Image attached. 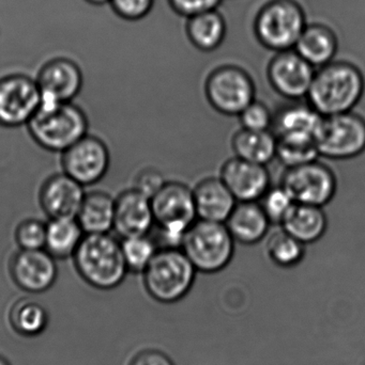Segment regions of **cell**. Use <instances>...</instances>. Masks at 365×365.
Instances as JSON below:
<instances>
[{
    "instance_id": "obj_28",
    "label": "cell",
    "mask_w": 365,
    "mask_h": 365,
    "mask_svg": "<svg viewBox=\"0 0 365 365\" xmlns=\"http://www.w3.org/2000/svg\"><path fill=\"white\" fill-rule=\"evenodd\" d=\"M9 321L15 332L26 338L40 336L49 325V313L36 300H19L13 304L9 313Z\"/></svg>"
},
{
    "instance_id": "obj_8",
    "label": "cell",
    "mask_w": 365,
    "mask_h": 365,
    "mask_svg": "<svg viewBox=\"0 0 365 365\" xmlns=\"http://www.w3.org/2000/svg\"><path fill=\"white\" fill-rule=\"evenodd\" d=\"M205 96L214 110L238 117L256 100V87L248 71L236 64H222L208 74Z\"/></svg>"
},
{
    "instance_id": "obj_24",
    "label": "cell",
    "mask_w": 365,
    "mask_h": 365,
    "mask_svg": "<svg viewBox=\"0 0 365 365\" xmlns=\"http://www.w3.org/2000/svg\"><path fill=\"white\" fill-rule=\"evenodd\" d=\"M184 30L189 42L195 48L203 53H212L226 38V19L218 9L207 11L186 19Z\"/></svg>"
},
{
    "instance_id": "obj_13",
    "label": "cell",
    "mask_w": 365,
    "mask_h": 365,
    "mask_svg": "<svg viewBox=\"0 0 365 365\" xmlns=\"http://www.w3.org/2000/svg\"><path fill=\"white\" fill-rule=\"evenodd\" d=\"M315 72L316 68L295 49L274 53L267 66V78L272 89L291 101L306 98Z\"/></svg>"
},
{
    "instance_id": "obj_15",
    "label": "cell",
    "mask_w": 365,
    "mask_h": 365,
    "mask_svg": "<svg viewBox=\"0 0 365 365\" xmlns=\"http://www.w3.org/2000/svg\"><path fill=\"white\" fill-rule=\"evenodd\" d=\"M57 259L45 249L21 250L19 249L10 261L11 278L15 284L30 294L49 291L58 277Z\"/></svg>"
},
{
    "instance_id": "obj_4",
    "label": "cell",
    "mask_w": 365,
    "mask_h": 365,
    "mask_svg": "<svg viewBox=\"0 0 365 365\" xmlns=\"http://www.w3.org/2000/svg\"><path fill=\"white\" fill-rule=\"evenodd\" d=\"M160 248H181L189 227L197 220L193 189L184 182H165L151 197Z\"/></svg>"
},
{
    "instance_id": "obj_35",
    "label": "cell",
    "mask_w": 365,
    "mask_h": 365,
    "mask_svg": "<svg viewBox=\"0 0 365 365\" xmlns=\"http://www.w3.org/2000/svg\"><path fill=\"white\" fill-rule=\"evenodd\" d=\"M167 2L178 16L186 19L207 11L216 10L223 0H167Z\"/></svg>"
},
{
    "instance_id": "obj_14",
    "label": "cell",
    "mask_w": 365,
    "mask_h": 365,
    "mask_svg": "<svg viewBox=\"0 0 365 365\" xmlns=\"http://www.w3.org/2000/svg\"><path fill=\"white\" fill-rule=\"evenodd\" d=\"M36 81L40 88V106L43 107L73 102L84 83L79 66L66 58H57L45 63L39 71Z\"/></svg>"
},
{
    "instance_id": "obj_39",
    "label": "cell",
    "mask_w": 365,
    "mask_h": 365,
    "mask_svg": "<svg viewBox=\"0 0 365 365\" xmlns=\"http://www.w3.org/2000/svg\"><path fill=\"white\" fill-rule=\"evenodd\" d=\"M87 1L91 2L94 4H103L105 2L111 1V0H87Z\"/></svg>"
},
{
    "instance_id": "obj_16",
    "label": "cell",
    "mask_w": 365,
    "mask_h": 365,
    "mask_svg": "<svg viewBox=\"0 0 365 365\" xmlns=\"http://www.w3.org/2000/svg\"><path fill=\"white\" fill-rule=\"evenodd\" d=\"M220 179L238 202L259 201L271 187L267 167L236 156L222 165Z\"/></svg>"
},
{
    "instance_id": "obj_38",
    "label": "cell",
    "mask_w": 365,
    "mask_h": 365,
    "mask_svg": "<svg viewBox=\"0 0 365 365\" xmlns=\"http://www.w3.org/2000/svg\"><path fill=\"white\" fill-rule=\"evenodd\" d=\"M130 365H175L173 360L161 351L146 349L137 354Z\"/></svg>"
},
{
    "instance_id": "obj_17",
    "label": "cell",
    "mask_w": 365,
    "mask_h": 365,
    "mask_svg": "<svg viewBox=\"0 0 365 365\" xmlns=\"http://www.w3.org/2000/svg\"><path fill=\"white\" fill-rule=\"evenodd\" d=\"M84 186L64 173L47 178L39 191V202L49 219L76 218L85 197Z\"/></svg>"
},
{
    "instance_id": "obj_11",
    "label": "cell",
    "mask_w": 365,
    "mask_h": 365,
    "mask_svg": "<svg viewBox=\"0 0 365 365\" xmlns=\"http://www.w3.org/2000/svg\"><path fill=\"white\" fill-rule=\"evenodd\" d=\"M41 92L36 79L23 74L0 78V126L27 125L40 106Z\"/></svg>"
},
{
    "instance_id": "obj_10",
    "label": "cell",
    "mask_w": 365,
    "mask_h": 365,
    "mask_svg": "<svg viewBox=\"0 0 365 365\" xmlns=\"http://www.w3.org/2000/svg\"><path fill=\"white\" fill-rule=\"evenodd\" d=\"M280 185L289 191L296 203L321 207L328 205L338 190L334 171L317 160L286 168Z\"/></svg>"
},
{
    "instance_id": "obj_7",
    "label": "cell",
    "mask_w": 365,
    "mask_h": 365,
    "mask_svg": "<svg viewBox=\"0 0 365 365\" xmlns=\"http://www.w3.org/2000/svg\"><path fill=\"white\" fill-rule=\"evenodd\" d=\"M235 244L225 223L197 219L186 231L181 249L197 272L216 274L231 263Z\"/></svg>"
},
{
    "instance_id": "obj_40",
    "label": "cell",
    "mask_w": 365,
    "mask_h": 365,
    "mask_svg": "<svg viewBox=\"0 0 365 365\" xmlns=\"http://www.w3.org/2000/svg\"><path fill=\"white\" fill-rule=\"evenodd\" d=\"M0 365H11L10 362L8 361V360L6 359V358L1 357L0 356Z\"/></svg>"
},
{
    "instance_id": "obj_19",
    "label": "cell",
    "mask_w": 365,
    "mask_h": 365,
    "mask_svg": "<svg viewBox=\"0 0 365 365\" xmlns=\"http://www.w3.org/2000/svg\"><path fill=\"white\" fill-rule=\"evenodd\" d=\"M197 219L226 222L237 204L224 182L219 178H206L193 188Z\"/></svg>"
},
{
    "instance_id": "obj_27",
    "label": "cell",
    "mask_w": 365,
    "mask_h": 365,
    "mask_svg": "<svg viewBox=\"0 0 365 365\" xmlns=\"http://www.w3.org/2000/svg\"><path fill=\"white\" fill-rule=\"evenodd\" d=\"M85 235L76 218L49 219L45 250L56 259L73 257Z\"/></svg>"
},
{
    "instance_id": "obj_20",
    "label": "cell",
    "mask_w": 365,
    "mask_h": 365,
    "mask_svg": "<svg viewBox=\"0 0 365 365\" xmlns=\"http://www.w3.org/2000/svg\"><path fill=\"white\" fill-rule=\"evenodd\" d=\"M323 115L310 105L291 104L274 113L272 133L278 139L315 141Z\"/></svg>"
},
{
    "instance_id": "obj_26",
    "label": "cell",
    "mask_w": 365,
    "mask_h": 365,
    "mask_svg": "<svg viewBox=\"0 0 365 365\" xmlns=\"http://www.w3.org/2000/svg\"><path fill=\"white\" fill-rule=\"evenodd\" d=\"M236 158L267 166L276 158V135L271 130H253L241 128L231 138Z\"/></svg>"
},
{
    "instance_id": "obj_5",
    "label": "cell",
    "mask_w": 365,
    "mask_h": 365,
    "mask_svg": "<svg viewBox=\"0 0 365 365\" xmlns=\"http://www.w3.org/2000/svg\"><path fill=\"white\" fill-rule=\"evenodd\" d=\"M308 25L306 11L297 0H268L257 11L253 32L268 51L294 49Z\"/></svg>"
},
{
    "instance_id": "obj_23",
    "label": "cell",
    "mask_w": 365,
    "mask_h": 365,
    "mask_svg": "<svg viewBox=\"0 0 365 365\" xmlns=\"http://www.w3.org/2000/svg\"><path fill=\"white\" fill-rule=\"evenodd\" d=\"M281 225L306 246L324 237L328 230V217L321 206L295 203Z\"/></svg>"
},
{
    "instance_id": "obj_6",
    "label": "cell",
    "mask_w": 365,
    "mask_h": 365,
    "mask_svg": "<svg viewBox=\"0 0 365 365\" xmlns=\"http://www.w3.org/2000/svg\"><path fill=\"white\" fill-rule=\"evenodd\" d=\"M196 272L181 248H160L141 274L146 291L154 300L175 304L191 291Z\"/></svg>"
},
{
    "instance_id": "obj_33",
    "label": "cell",
    "mask_w": 365,
    "mask_h": 365,
    "mask_svg": "<svg viewBox=\"0 0 365 365\" xmlns=\"http://www.w3.org/2000/svg\"><path fill=\"white\" fill-rule=\"evenodd\" d=\"M14 240L21 250L45 249L46 223L40 219L28 218L21 221L15 227Z\"/></svg>"
},
{
    "instance_id": "obj_34",
    "label": "cell",
    "mask_w": 365,
    "mask_h": 365,
    "mask_svg": "<svg viewBox=\"0 0 365 365\" xmlns=\"http://www.w3.org/2000/svg\"><path fill=\"white\" fill-rule=\"evenodd\" d=\"M241 128L253 130H270L274 123V113L267 105L254 100L239 115Z\"/></svg>"
},
{
    "instance_id": "obj_36",
    "label": "cell",
    "mask_w": 365,
    "mask_h": 365,
    "mask_svg": "<svg viewBox=\"0 0 365 365\" xmlns=\"http://www.w3.org/2000/svg\"><path fill=\"white\" fill-rule=\"evenodd\" d=\"M116 12L129 21H137L149 14L154 0H111Z\"/></svg>"
},
{
    "instance_id": "obj_32",
    "label": "cell",
    "mask_w": 365,
    "mask_h": 365,
    "mask_svg": "<svg viewBox=\"0 0 365 365\" xmlns=\"http://www.w3.org/2000/svg\"><path fill=\"white\" fill-rule=\"evenodd\" d=\"M259 201L271 225H281L296 203L289 191L281 185L270 187Z\"/></svg>"
},
{
    "instance_id": "obj_25",
    "label": "cell",
    "mask_w": 365,
    "mask_h": 365,
    "mask_svg": "<svg viewBox=\"0 0 365 365\" xmlns=\"http://www.w3.org/2000/svg\"><path fill=\"white\" fill-rule=\"evenodd\" d=\"M76 220L85 234L109 233L115 222V197L106 191L86 192Z\"/></svg>"
},
{
    "instance_id": "obj_29",
    "label": "cell",
    "mask_w": 365,
    "mask_h": 365,
    "mask_svg": "<svg viewBox=\"0 0 365 365\" xmlns=\"http://www.w3.org/2000/svg\"><path fill=\"white\" fill-rule=\"evenodd\" d=\"M266 251L269 259L279 267L291 268L299 265L306 257V245L296 240L284 230L274 232L268 237Z\"/></svg>"
},
{
    "instance_id": "obj_41",
    "label": "cell",
    "mask_w": 365,
    "mask_h": 365,
    "mask_svg": "<svg viewBox=\"0 0 365 365\" xmlns=\"http://www.w3.org/2000/svg\"><path fill=\"white\" fill-rule=\"evenodd\" d=\"M365 365V364H364Z\"/></svg>"
},
{
    "instance_id": "obj_37",
    "label": "cell",
    "mask_w": 365,
    "mask_h": 365,
    "mask_svg": "<svg viewBox=\"0 0 365 365\" xmlns=\"http://www.w3.org/2000/svg\"><path fill=\"white\" fill-rule=\"evenodd\" d=\"M165 182L166 181H165L161 171L149 167V168L143 169L135 175L133 188L136 189L139 192L151 199L160 190L161 187L165 184Z\"/></svg>"
},
{
    "instance_id": "obj_22",
    "label": "cell",
    "mask_w": 365,
    "mask_h": 365,
    "mask_svg": "<svg viewBox=\"0 0 365 365\" xmlns=\"http://www.w3.org/2000/svg\"><path fill=\"white\" fill-rule=\"evenodd\" d=\"M294 49L311 66L321 68L336 60L338 36L327 24L308 23Z\"/></svg>"
},
{
    "instance_id": "obj_1",
    "label": "cell",
    "mask_w": 365,
    "mask_h": 365,
    "mask_svg": "<svg viewBox=\"0 0 365 365\" xmlns=\"http://www.w3.org/2000/svg\"><path fill=\"white\" fill-rule=\"evenodd\" d=\"M365 91V78L359 66L345 60H334L316 68L309 90V105L323 117L353 111Z\"/></svg>"
},
{
    "instance_id": "obj_12",
    "label": "cell",
    "mask_w": 365,
    "mask_h": 365,
    "mask_svg": "<svg viewBox=\"0 0 365 365\" xmlns=\"http://www.w3.org/2000/svg\"><path fill=\"white\" fill-rule=\"evenodd\" d=\"M109 166L111 154L106 143L92 135H86L61 153L62 173L84 187L102 181Z\"/></svg>"
},
{
    "instance_id": "obj_31",
    "label": "cell",
    "mask_w": 365,
    "mask_h": 365,
    "mask_svg": "<svg viewBox=\"0 0 365 365\" xmlns=\"http://www.w3.org/2000/svg\"><path fill=\"white\" fill-rule=\"evenodd\" d=\"M276 141V158L286 168L313 162L319 156L315 141L278 138Z\"/></svg>"
},
{
    "instance_id": "obj_3",
    "label": "cell",
    "mask_w": 365,
    "mask_h": 365,
    "mask_svg": "<svg viewBox=\"0 0 365 365\" xmlns=\"http://www.w3.org/2000/svg\"><path fill=\"white\" fill-rule=\"evenodd\" d=\"M32 140L46 151L64 153L88 134L87 115L73 102L39 107L27 124Z\"/></svg>"
},
{
    "instance_id": "obj_21",
    "label": "cell",
    "mask_w": 365,
    "mask_h": 365,
    "mask_svg": "<svg viewBox=\"0 0 365 365\" xmlns=\"http://www.w3.org/2000/svg\"><path fill=\"white\" fill-rule=\"evenodd\" d=\"M225 225L236 242L252 246L266 238L271 222L257 201L237 202Z\"/></svg>"
},
{
    "instance_id": "obj_9",
    "label": "cell",
    "mask_w": 365,
    "mask_h": 365,
    "mask_svg": "<svg viewBox=\"0 0 365 365\" xmlns=\"http://www.w3.org/2000/svg\"><path fill=\"white\" fill-rule=\"evenodd\" d=\"M321 156L346 160L365 151V119L354 111L323 117L315 137Z\"/></svg>"
},
{
    "instance_id": "obj_30",
    "label": "cell",
    "mask_w": 365,
    "mask_h": 365,
    "mask_svg": "<svg viewBox=\"0 0 365 365\" xmlns=\"http://www.w3.org/2000/svg\"><path fill=\"white\" fill-rule=\"evenodd\" d=\"M122 255L129 272L141 274L159 250L156 240L148 235L121 238Z\"/></svg>"
},
{
    "instance_id": "obj_2",
    "label": "cell",
    "mask_w": 365,
    "mask_h": 365,
    "mask_svg": "<svg viewBox=\"0 0 365 365\" xmlns=\"http://www.w3.org/2000/svg\"><path fill=\"white\" fill-rule=\"evenodd\" d=\"M72 259L81 279L96 289H116L130 272L120 240L109 233L86 234Z\"/></svg>"
},
{
    "instance_id": "obj_18",
    "label": "cell",
    "mask_w": 365,
    "mask_h": 365,
    "mask_svg": "<svg viewBox=\"0 0 365 365\" xmlns=\"http://www.w3.org/2000/svg\"><path fill=\"white\" fill-rule=\"evenodd\" d=\"M156 225L151 200L130 188L115 197L114 231L121 238L148 235Z\"/></svg>"
}]
</instances>
